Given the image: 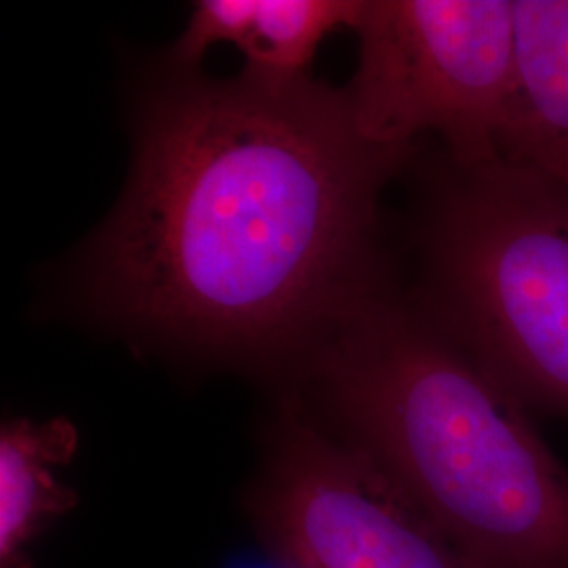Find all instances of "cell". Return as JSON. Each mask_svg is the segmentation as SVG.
Masks as SVG:
<instances>
[{
    "mask_svg": "<svg viewBox=\"0 0 568 568\" xmlns=\"http://www.w3.org/2000/svg\"><path fill=\"white\" fill-rule=\"evenodd\" d=\"M361 2L352 0H257L241 51L246 70L274 77H305L318 44L339 28H354Z\"/></svg>",
    "mask_w": 568,
    "mask_h": 568,
    "instance_id": "ba28073f",
    "label": "cell"
},
{
    "mask_svg": "<svg viewBox=\"0 0 568 568\" xmlns=\"http://www.w3.org/2000/svg\"><path fill=\"white\" fill-rule=\"evenodd\" d=\"M432 325L528 410L568 422V190L525 164L450 163L424 227Z\"/></svg>",
    "mask_w": 568,
    "mask_h": 568,
    "instance_id": "3957f363",
    "label": "cell"
},
{
    "mask_svg": "<svg viewBox=\"0 0 568 568\" xmlns=\"http://www.w3.org/2000/svg\"><path fill=\"white\" fill-rule=\"evenodd\" d=\"M255 9L257 0L196 2L192 18L173 47L171 60L182 70H192L213 44L232 42L241 49L253 26Z\"/></svg>",
    "mask_w": 568,
    "mask_h": 568,
    "instance_id": "9c48e42d",
    "label": "cell"
},
{
    "mask_svg": "<svg viewBox=\"0 0 568 568\" xmlns=\"http://www.w3.org/2000/svg\"><path fill=\"white\" fill-rule=\"evenodd\" d=\"M262 548L291 568H478L363 448L291 403L246 490Z\"/></svg>",
    "mask_w": 568,
    "mask_h": 568,
    "instance_id": "5b68a950",
    "label": "cell"
},
{
    "mask_svg": "<svg viewBox=\"0 0 568 568\" xmlns=\"http://www.w3.org/2000/svg\"><path fill=\"white\" fill-rule=\"evenodd\" d=\"M413 156L365 140L345 91L307 74L178 79L142 112L89 297L206 358L267 365L318 347L382 291L379 199Z\"/></svg>",
    "mask_w": 568,
    "mask_h": 568,
    "instance_id": "6da1fadb",
    "label": "cell"
},
{
    "mask_svg": "<svg viewBox=\"0 0 568 568\" xmlns=\"http://www.w3.org/2000/svg\"><path fill=\"white\" fill-rule=\"evenodd\" d=\"M323 424L478 568H568V469L528 408L422 312L379 291L312 356Z\"/></svg>",
    "mask_w": 568,
    "mask_h": 568,
    "instance_id": "7a4b0ae2",
    "label": "cell"
},
{
    "mask_svg": "<svg viewBox=\"0 0 568 568\" xmlns=\"http://www.w3.org/2000/svg\"><path fill=\"white\" fill-rule=\"evenodd\" d=\"M354 30L358 68L345 95L365 140L405 148L434 133L457 166L501 159L514 0H365Z\"/></svg>",
    "mask_w": 568,
    "mask_h": 568,
    "instance_id": "277c9868",
    "label": "cell"
},
{
    "mask_svg": "<svg viewBox=\"0 0 568 568\" xmlns=\"http://www.w3.org/2000/svg\"><path fill=\"white\" fill-rule=\"evenodd\" d=\"M230 568H291L283 558L274 556L272 551L262 548L260 554H246L243 558H239L236 562H232Z\"/></svg>",
    "mask_w": 568,
    "mask_h": 568,
    "instance_id": "30bf717a",
    "label": "cell"
},
{
    "mask_svg": "<svg viewBox=\"0 0 568 568\" xmlns=\"http://www.w3.org/2000/svg\"><path fill=\"white\" fill-rule=\"evenodd\" d=\"M79 450L68 417H16L0 429V568H34L32 546L79 506V493L58 476Z\"/></svg>",
    "mask_w": 568,
    "mask_h": 568,
    "instance_id": "52a82bcc",
    "label": "cell"
},
{
    "mask_svg": "<svg viewBox=\"0 0 568 568\" xmlns=\"http://www.w3.org/2000/svg\"><path fill=\"white\" fill-rule=\"evenodd\" d=\"M514 32L501 159L568 190V0H514Z\"/></svg>",
    "mask_w": 568,
    "mask_h": 568,
    "instance_id": "8992f818",
    "label": "cell"
}]
</instances>
